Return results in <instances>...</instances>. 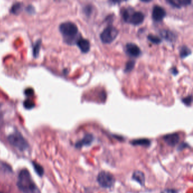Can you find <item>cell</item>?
<instances>
[{"instance_id":"obj_1","label":"cell","mask_w":193,"mask_h":193,"mask_svg":"<svg viewBox=\"0 0 193 193\" xmlns=\"http://www.w3.org/2000/svg\"><path fill=\"white\" fill-rule=\"evenodd\" d=\"M17 186L23 193H40L37 186L32 180L30 172L22 169L18 175Z\"/></svg>"},{"instance_id":"obj_2","label":"cell","mask_w":193,"mask_h":193,"mask_svg":"<svg viewBox=\"0 0 193 193\" xmlns=\"http://www.w3.org/2000/svg\"><path fill=\"white\" fill-rule=\"evenodd\" d=\"M61 34L62 35L64 41L68 44L75 43L78 33L77 26L74 23L66 22L61 24L59 27Z\"/></svg>"},{"instance_id":"obj_3","label":"cell","mask_w":193,"mask_h":193,"mask_svg":"<svg viewBox=\"0 0 193 193\" xmlns=\"http://www.w3.org/2000/svg\"><path fill=\"white\" fill-rule=\"evenodd\" d=\"M8 139L9 143L18 150L23 151L28 147V144L26 139L18 131H15L10 134L8 138Z\"/></svg>"},{"instance_id":"obj_4","label":"cell","mask_w":193,"mask_h":193,"mask_svg":"<svg viewBox=\"0 0 193 193\" xmlns=\"http://www.w3.org/2000/svg\"><path fill=\"white\" fill-rule=\"evenodd\" d=\"M118 34V31L113 26L106 27L100 34V39L103 43L109 44L113 42Z\"/></svg>"},{"instance_id":"obj_5","label":"cell","mask_w":193,"mask_h":193,"mask_svg":"<svg viewBox=\"0 0 193 193\" xmlns=\"http://www.w3.org/2000/svg\"><path fill=\"white\" fill-rule=\"evenodd\" d=\"M98 181L99 184L104 188H111L115 183V178L108 172H101L98 177Z\"/></svg>"},{"instance_id":"obj_6","label":"cell","mask_w":193,"mask_h":193,"mask_svg":"<svg viewBox=\"0 0 193 193\" xmlns=\"http://www.w3.org/2000/svg\"><path fill=\"white\" fill-rule=\"evenodd\" d=\"M166 16L164 9L159 5H155L152 9V17L155 21L161 22Z\"/></svg>"},{"instance_id":"obj_7","label":"cell","mask_w":193,"mask_h":193,"mask_svg":"<svg viewBox=\"0 0 193 193\" xmlns=\"http://www.w3.org/2000/svg\"><path fill=\"white\" fill-rule=\"evenodd\" d=\"M125 51L131 57H138L141 55V51L137 44L134 43H128L125 46Z\"/></svg>"},{"instance_id":"obj_8","label":"cell","mask_w":193,"mask_h":193,"mask_svg":"<svg viewBox=\"0 0 193 193\" xmlns=\"http://www.w3.org/2000/svg\"><path fill=\"white\" fill-rule=\"evenodd\" d=\"M145 19V15L141 12H135L131 15L129 14V20L128 23L133 25H139L142 23Z\"/></svg>"},{"instance_id":"obj_9","label":"cell","mask_w":193,"mask_h":193,"mask_svg":"<svg viewBox=\"0 0 193 193\" xmlns=\"http://www.w3.org/2000/svg\"><path fill=\"white\" fill-rule=\"evenodd\" d=\"M77 46L83 53H87L90 49V43L88 40L83 38L78 39L76 42Z\"/></svg>"},{"instance_id":"obj_10","label":"cell","mask_w":193,"mask_h":193,"mask_svg":"<svg viewBox=\"0 0 193 193\" xmlns=\"http://www.w3.org/2000/svg\"><path fill=\"white\" fill-rule=\"evenodd\" d=\"M168 2L171 5L173 6L180 8L181 6H188L191 4V1L189 0H180L175 2V1H168Z\"/></svg>"},{"instance_id":"obj_11","label":"cell","mask_w":193,"mask_h":193,"mask_svg":"<svg viewBox=\"0 0 193 193\" xmlns=\"http://www.w3.org/2000/svg\"><path fill=\"white\" fill-rule=\"evenodd\" d=\"M160 34L164 38L169 41H173L175 39V35L171 31L163 30L160 32Z\"/></svg>"},{"instance_id":"obj_12","label":"cell","mask_w":193,"mask_h":193,"mask_svg":"<svg viewBox=\"0 0 193 193\" xmlns=\"http://www.w3.org/2000/svg\"><path fill=\"white\" fill-rule=\"evenodd\" d=\"M178 136L177 134H171L165 136V140L169 144V145H175L177 143L178 141Z\"/></svg>"},{"instance_id":"obj_13","label":"cell","mask_w":193,"mask_h":193,"mask_svg":"<svg viewBox=\"0 0 193 193\" xmlns=\"http://www.w3.org/2000/svg\"><path fill=\"white\" fill-rule=\"evenodd\" d=\"M191 53V51L188 47L184 45L181 48L180 54V57L182 58H184L186 57L187 56H189Z\"/></svg>"},{"instance_id":"obj_14","label":"cell","mask_w":193,"mask_h":193,"mask_svg":"<svg viewBox=\"0 0 193 193\" xmlns=\"http://www.w3.org/2000/svg\"><path fill=\"white\" fill-rule=\"evenodd\" d=\"M32 165H33V167L34 168L35 171L36 172V173L38 175V176H43L44 175V169H43V167L42 165H40L38 163H36V162H32Z\"/></svg>"},{"instance_id":"obj_15","label":"cell","mask_w":193,"mask_h":193,"mask_svg":"<svg viewBox=\"0 0 193 193\" xmlns=\"http://www.w3.org/2000/svg\"><path fill=\"white\" fill-rule=\"evenodd\" d=\"M41 40H39L36 42L33 47V56L35 58H36L39 56V52L41 47Z\"/></svg>"},{"instance_id":"obj_16","label":"cell","mask_w":193,"mask_h":193,"mask_svg":"<svg viewBox=\"0 0 193 193\" xmlns=\"http://www.w3.org/2000/svg\"><path fill=\"white\" fill-rule=\"evenodd\" d=\"M22 6V5L21 3H16L14 4L11 9V12L14 14H18L21 12Z\"/></svg>"},{"instance_id":"obj_17","label":"cell","mask_w":193,"mask_h":193,"mask_svg":"<svg viewBox=\"0 0 193 193\" xmlns=\"http://www.w3.org/2000/svg\"><path fill=\"white\" fill-rule=\"evenodd\" d=\"M147 39H148L151 42H152L154 44H158L159 43L161 42V39L159 38L158 36H156L155 35H149L148 36H147Z\"/></svg>"},{"instance_id":"obj_18","label":"cell","mask_w":193,"mask_h":193,"mask_svg":"<svg viewBox=\"0 0 193 193\" xmlns=\"http://www.w3.org/2000/svg\"><path fill=\"white\" fill-rule=\"evenodd\" d=\"M134 66H135V61L133 60H130L128 61L126 66H125V72L126 73H128L131 72L133 68H134Z\"/></svg>"},{"instance_id":"obj_19","label":"cell","mask_w":193,"mask_h":193,"mask_svg":"<svg viewBox=\"0 0 193 193\" xmlns=\"http://www.w3.org/2000/svg\"><path fill=\"white\" fill-rule=\"evenodd\" d=\"M24 106L26 109H30L35 107V104L32 100L30 99H27L24 101Z\"/></svg>"},{"instance_id":"obj_20","label":"cell","mask_w":193,"mask_h":193,"mask_svg":"<svg viewBox=\"0 0 193 193\" xmlns=\"http://www.w3.org/2000/svg\"><path fill=\"white\" fill-rule=\"evenodd\" d=\"M182 101L184 103L185 105L189 106L192 103V96H188L182 100Z\"/></svg>"},{"instance_id":"obj_21","label":"cell","mask_w":193,"mask_h":193,"mask_svg":"<svg viewBox=\"0 0 193 193\" xmlns=\"http://www.w3.org/2000/svg\"><path fill=\"white\" fill-rule=\"evenodd\" d=\"M33 93H34V91L31 88H28V89L26 90V91H25V94H26L27 96L32 95L33 94Z\"/></svg>"},{"instance_id":"obj_22","label":"cell","mask_w":193,"mask_h":193,"mask_svg":"<svg viewBox=\"0 0 193 193\" xmlns=\"http://www.w3.org/2000/svg\"><path fill=\"white\" fill-rule=\"evenodd\" d=\"M27 12H28V13H30L32 14V13H33V11H34V9L33 8V7L32 6H28V7H27Z\"/></svg>"},{"instance_id":"obj_23","label":"cell","mask_w":193,"mask_h":193,"mask_svg":"<svg viewBox=\"0 0 193 193\" xmlns=\"http://www.w3.org/2000/svg\"><path fill=\"white\" fill-rule=\"evenodd\" d=\"M171 72H172V74H173V75H177V74H178V70H177L176 68H173V69H172V70H171Z\"/></svg>"},{"instance_id":"obj_24","label":"cell","mask_w":193,"mask_h":193,"mask_svg":"<svg viewBox=\"0 0 193 193\" xmlns=\"http://www.w3.org/2000/svg\"><path fill=\"white\" fill-rule=\"evenodd\" d=\"M1 104H0V124H1V121H2V112H1Z\"/></svg>"},{"instance_id":"obj_25","label":"cell","mask_w":193,"mask_h":193,"mask_svg":"<svg viewBox=\"0 0 193 193\" xmlns=\"http://www.w3.org/2000/svg\"><path fill=\"white\" fill-rule=\"evenodd\" d=\"M163 193H176L175 191H172V190H166L165 192Z\"/></svg>"}]
</instances>
